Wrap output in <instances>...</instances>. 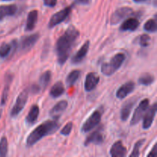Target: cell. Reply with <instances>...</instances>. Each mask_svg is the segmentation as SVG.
Instances as JSON below:
<instances>
[{
    "label": "cell",
    "mask_w": 157,
    "mask_h": 157,
    "mask_svg": "<svg viewBox=\"0 0 157 157\" xmlns=\"http://www.w3.org/2000/svg\"><path fill=\"white\" fill-rule=\"evenodd\" d=\"M79 36V31L75 26L70 25L57 40L55 50L58 63L60 65L62 66L68 59L71 51Z\"/></svg>",
    "instance_id": "obj_1"
},
{
    "label": "cell",
    "mask_w": 157,
    "mask_h": 157,
    "mask_svg": "<svg viewBox=\"0 0 157 157\" xmlns=\"http://www.w3.org/2000/svg\"><path fill=\"white\" fill-rule=\"evenodd\" d=\"M58 123L57 120L47 121L38 125L35 130L31 132L26 139L27 147H32L41 140L44 136L54 133L58 128Z\"/></svg>",
    "instance_id": "obj_2"
},
{
    "label": "cell",
    "mask_w": 157,
    "mask_h": 157,
    "mask_svg": "<svg viewBox=\"0 0 157 157\" xmlns=\"http://www.w3.org/2000/svg\"><path fill=\"white\" fill-rule=\"evenodd\" d=\"M126 59V55L124 53H117L110 59L109 62L103 63L101 70L104 75L110 77L113 75L123 64Z\"/></svg>",
    "instance_id": "obj_3"
},
{
    "label": "cell",
    "mask_w": 157,
    "mask_h": 157,
    "mask_svg": "<svg viewBox=\"0 0 157 157\" xmlns=\"http://www.w3.org/2000/svg\"><path fill=\"white\" fill-rule=\"evenodd\" d=\"M29 88L25 89L23 91H21L19 94V95L17 98L16 101H15V104H14L13 107H12V110L10 112V117L12 118H15L16 117L18 116L21 110L24 109L26 103H27L28 98H29Z\"/></svg>",
    "instance_id": "obj_4"
},
{
    "label": "cell",
    "mask_w": 157,
    "mask_h": 157,
    "mask_svg": "<svg viewBox=\"0 0 157 157\" xmlns=\"http://www.w3.org/2000/svg\"><path fill=\"white\" fill-rule=\"evenodd\" d=\"M72 8H73V5L67 6L66 8L63 9L62 10L52 15L48 22L49 29H53L54 27L63 22L69 16V15H70L72 11Z\"/></svg>",
    "instance_id": "obj_5"
},
{
    "label": "cell",
    "mask_w": 157,
    "mask_h": 157,
    "mask_svg": "<svg viewBox=\"0 0 157 157\" xmlns=\"http://www.w3.org/2000/svg\"><path fill=\"white\" fill-rule=\"evenodd\" d=\"M149 104H150V100L147 98L140 101L138 107L134 110V113H133L132 119L130 121V126H135L140 122L142 118L144 117V113H146L147 108H148Z\"/></svg>",
    "instance_id": "obj_6"
},
{
    "label": "cell",
    "mask_w": 157,
    "mask_h": 157,
    "mask_svg": "<svg viewBox=\"0 0 157 157\" xmlns=\"http://www.w3.org/2000/svg\"><path fill=\"white\" fill-rule=\"evenodd\" d=\"M102 113L100 110H95L92 113V114L87 119V121L83 124L81 127V132L82 133H87L92 129L100 124L101 121Z\"/></svg>",
    "instance_id": "obj_7"
},
{
    "label": "cell",
    "mask_w": 157,
    "mask_h": 157,
    "mask_svg": "<svg viewBox=\"0 0 157 157\" xmlns=\"http://www.w3.org/2000/svg\"><path fill=\"white\" fill-rule=\"evenodd\" d=\"M133 14V9L130 7L124 6L117 9L110 17V22L111 25H117L121 22L123 19L127 18Z\"/></svg>",
    "instance_id": "obj_8"
},
{
    "label": "cell",
    "mask_w": 157,
    "mask_h": 157,
    "mask_svg": "<svg viewBox=\"0 0 157 157\" xmlns=\"http://www.w3.org/2000/svg\"><path fill=\"white\" fill-rule=\"evenodd\" d=\"M39 37L38 33H35L23 37L21 40V43H20V49L21 52H27L30 51L33 48V46L36 44L38 40L39 39Z\"/></svg>",
    "instance_id": "obj_9"
},
{
    "label": "cell",
    "mask_w": 157,
    "mask_h": 157,
    "mask_svg": "<svg viewBox=\"0 0 157 157\" xmlns=\"http://www.w3.org/2000/svg\"><path fill=\"white\" fill-rule=\"evenodd\" d=\"M137 100V97H133V98H131L129 100H127V101L124 103V105L122 106V108H121V119L123 121H127V119H128L129 117H130V113H131L132 108L134 107Z\"/></svg>",
    "instance_id": "obj_10"
},
{
    "label": "cell",
    "mask_w": 157,
    "mask_h": 157,
    "mask_svg": "<svg viewBox=\"0 0 157 157\" xmlns=\"http://www.w3.org/2000/svg\"><path fill=\"white\" fill-rule=\"evenodd\" d=\"M156 103H154L151 107L149 108L146 113L145 116L144 117V121H143V128L144 130H148L151 127L152 124H153L154 118L156 117Z\"/></svg>",
    "instance_id": "obj_11"
},
{
    "label": "cell",
    "mask_w": 157,
    "mask_h": 157,
    "mask_svg": "<svg viewBox=\"0 0 157 157\" xmlns=\"http://www.w3.org/2000/svg\"><path fill=\"white\" fill-rule=\"evenodd\" d=\"M100 81V77L95 72H90L86 75L84 81V89L87 92L92 91L98 86Z\"/></svg>",
    "instance_id": "obj_12"
},
{
    "label": "cell",
    "mask_w": 157,
    "mask_h": 157,
    "mask_svg": "<svg viewBox=\"0 0 157 157\" xmlns=\"http://www.w3.org/2000/svg\"><path fill=\"white\" fill-rule=\"evenodd\" d=\"M135 89V84L133 81H128L117 89L116 92V97L119 100H124Z\"/></svg>",
    "instance_id": "obj_13"
},
{
    "label": "cell",
    "mask_w": 157,
    "mask_h": 157,
    "mask_svg": "<svg viewBox=\"0 0 157 157\" xmlns=\"http://www.w3.org/2000/svg\"><path fill=\"white\" fill-rule=\"evenodd\" d=\"M90 41H88V40L86 41L85 43L81 46V48L78 51V52L72 57L71 62L73 64H78L81 63L87 55L89 48H90Z\"/></svg>",
    "instance_id": "obj_14"
},
{
    "label": "cell",
    "mask_w": 157,
    "mask_h": 157,
    "mask_svg": "<svg viewBox=\"0 0 157 157\" xmlns=\"http://www.w3.org/2000/svg\"><path fill=\"white\" fill-rule=\"evenodd\" d=\"M67 105H68V104H67V101L63 100V101H59L58 104H55V105L51 109L50 112H49L50 116L52 117H53V119L58 120V118L62 115V113H64V110H66V108L67 107Z\"/></svg>",
    "instance_id": "obj_15"
},
{
    "label": "cell",
    "mask_w": 157,
    "mask_h": 157,
    "mask_svg": "<svg viewBox=\"0 0 157 157\" xmlns=\"http://www.w3.org/2000/svg\"><path fill=\"white\" fill-rule=\"evenodd\" d=\"M127 148L124 147L121 140L115 142L110 150V154L112 157H124L127 155Z\"/></svg>",
    "instance_id": "obj_16"
},
{
    "label": "cell",
    "mask_w": 157,
    "mask_h": 157,
    "mask_svg": "<svg viewBox=\"0 0 157 157\" xmlns=\"http://www.w3.org/2000/svg\"><path fill=\"white\" fill-rule=\"evenodd\" d=\"M140 26V21L136 18H129L120 27L121 32H134Z\"/></svg>",
    "instance_id": "obj_17"
},
{
    "label": "cell",
    "mask_w": 157,
    "mask_h": 157,
    "mask_svg": "<svg viewBox=\"0 0 157 157\" xmlns=\"http://www.w3.org/2000/svg\"><path fill=\"white\" fill-rule=\"evenodd\" d=\"M104 135L99 130H96L94 131L93 133H90L87 138H86L85 141H84V146L87 147L90 144H93L95 145H100V144L104 143Z\"/></svg>",
    "instance_id": "obj_18"
},
{
    "label": "cell",
    "mask_w": 157,
    "mask_h": 157,
    "mask_svg": "<svg viewBox=\"0 0 157 157\" xmlns=\"http://www.w3.org/2000/svg\"><path fill=\"white\" fill-rule=\"evenodd\" d=\"M38 12L37 10H32L29 12L27 16V20H26L25 28V32H30L35 29V25L38 21Z\"/></svg>",
    "instance_id": "obj_19"
},
{
    "label": "cell",
    "mask_w": 157,
    "mask_h": 157,
    "mask_svg": "<svg viewBox=\"0 0 157 157\" xmlns=\"http://www.w3.org/2000/svg\"><path fill=\"white\" fill-rule=\"evenodd\" d=\"M17 12V6L15 5H3L0 6V21L7 16H12Z\"/></svg>",
    "instance_id": "obj_20"
},
{
    "label": "cell",
    "mask_w": 157,
    "mask_h": 157,
    "mask_svg": "<svg viewBox=\"0 0 157 157\" xmlns=\"http://www.w3.org/2000/svg\"><path fill=\"white\" fill-rule=\"evenodd\" d=\"M39 107L37 104H34L32 106L29 113L25 117V122L29 125H33L36 121L38 120V116H39Z\"/></svg>",
    "instance_id": "obj_21"
},
{
    "label": "cell",
    "mask_w": 157,
    "mask_h": 157,
    "mask_svg": "<svg viewBox=\"0 0 157 157\" xmlns=\"http://www.w3.org/2000/svg\"><path fill=\"white\" fill-rule=\"evenodd\" d=\"M64 91H65V88H64V84L61 81H58L52 87L49 91V94L52 98H58L61 97L64 93Z\"/></svg>",
    "instance_id": "obj_22"
},
{
    "label": "cell",
    "mask_w": 157,
    "mask_h": 157,
    "mask_svg": "<svg viewBox=\"0 0 157 157\" xmlns=\"http://www.w3.org/2000/svg\"><path fill=\"white\" fill-rule=\"evenodd\" d=\"M12 77L10 75L9 76L6 77V85H5L4 89H3L2 94V98H1V103H0V105L4 106L6 104V101L8 100V97H9V89H10V84L11 81H12Z\"/></svg>",
    "instance_id": "obj_23"
},
{
    "label": "cell",
    "mask_w": 157,
    "mask_h": 157,
    "mask_svg": "<svg viewBox=\"0 0 157 157\" xmlns=\"http://www.w3.org/2000/svg\"><path fill=\"white\" fill-rule=\"evenodd\" d=\"M155 77L150 73H144L140 75V77L138 79L139 84L143 86H149L151 85L154 83Z\"/></svg>",
    "instance_id": "obj_24"
},
{
    "label": "cell",
    "mask_w": 157,
    "mask_h": 157,
    "mask_svg": "<svg viewBox=\"0 0 157 157\" xmlns=\"http://www.w3.org/2000/svg\"><path fill=\"white\" fill-rule=\"evenodd\" d=\"M52 74L51 71H46L39 78V86L40 87H42V89H45L47 86L50 83L52 79Z\"/></svg>",
    "instance_id": "obj_25"
},
{
    "label": "cell",
    "mask_w": 157,
    "mask_h": 157,
    "mask_svg": "<svg viewBox=\"0 0 157 157\" xmlns=\"http://www.w3.org/2000/svg\"><path fill=\"white\" fill-rule=\"evenodd\" d=\"M81 75V71L79 70H73L68 74L66 78V84L68 87H71L76 83Z\"/></svg>",
    "instance_id": "obj_26"
},
{
    "label": "cell",
    "mask_w": 157,
    "mask_h": 157,
    "mask_svg": "<svg viewBox=\"0 0 157 157\" xmlns=\"http://www.w3.org/2000/svg\"><path fill=\"white\" fill-rule=\"evenodd\" d=\"M144 30L151 33H155L157 30L156 25V20L155 18H151V19L147 20V22L144 25Z\"/></svg>",
    "instance_id": "obj_27"
},
{
    "label": "cell",
    "mask_w": 157,
    "mask_h": 157,
    "mask_svg": "<svg viewBox=\"0 0 157 157\" xmlns=\"http://www.w3.org/2000/svg\"><path fill=\"white\" fill-rule=\"evenodd\" d=\"M146 140L145 139H141L139 140L135 144L134 147L133 149V151L130 153V157H138L140 155V149L142 147V146L144 145V144L145 143Z\"/></svg>",
    "instance_id": "obj_28"
},
{
    "label": "cell",
    "mask_w": 157,
    "mask_h": 157,
    "mask_svg": "<svg viewBox=\"0 0 157 157\" xmlns=\"http://www.w3.org/2000/svg\"><path fill=\"white\" fill-rule=\"evenodd\" d=\"M12 45L9 43L4 42L0 46V58H4L7 57L12 50Z\"/></svg>",
    "instance_id": "obj_29"
},
{
    "label": "cell",
    "mask_w": 157,
    "mask_h": 157,
    "mask_svg": "<svg viewBox=\"0 0 157 157\" xmlns=\"http://www.w3.org/2000/svg\"><path fill=\"white\" fill-rule=\"evenodd\" d=\"M8 153V140L6 136H3L0 140V157H5Z\"/></svg>",
    "instance_id": "obj_30"
},
{
    "label": "cell",
    "mask_w": 157,
    "mask_h": 157,
    "mask_svg": "<svg viewBox=\"0 0 157 157\" xmlns=\"http://www.w3.org/2000/svg\"><path fill=\"white\" fill-rule=\"evenodd\" d=\"M150 40H151V38H150V35H147V34H143L140 37V44L144 48L148 47L150 45Z\"/></svg>",
    "instance_id": "obj_31"
},
{
    "label": "cell",
    "mask_w": 157,
    "mask_h": 157,
    "mask_svg": "<svg viewBox=\"0 0 157 157\" xmlns=\"http://www.w3.org/2000/svg\"><path fill=\"white\" fill-rule=\"evenodd\" d=\"M72 129H73V123L68 122L61 129V131H60V133L61 135H63V136H69L71 132Z\"/></svg>",
    "instance_id": "obj_32"
},
{
    "label": "cell",
    "mask_w": 157,
    "mask_h": 157,
    "mask_svg": "<svg viewBox=\"0 0 157 157\" xmlns=\"http://www.w3.org/2000/svg\"><path fill=\"white\" fill-rule=\"evenodd\" d=\"M44 2V5L45 6H48V7H55L57 4V2L58 0H43Z\"/></svg>",
    "instance_id": "obj_33"
},
{
    "label": "cell",
    "mask_w": 157,
    "mask_h": 157,
    "mask_svg": "<svg viewBox=\"0 0 157 157\" xmlns=\"http://www.w3.org/2000/svg\"><path fill=\"white\" fill-rule=\"evenodd\" d=\"M41 90V87H40L39 85H37V84H33L32 87L29 88V92H32V94H36Z\"/></svg>",
    "instance_id": "obj_34"
},
{
    "label": "cell",
    "mask_w": 157,
    "mask_h": 157,
    "mask_svg": "<svg viewBox=\"0 0 157 157\" xmlns=\"http://www.w3.org/2000/svg\"><path fill=\"white\" fill-rule=\"evenodd\" d=\"M156 144H154L153 149L151 150L150 153L147 155V157H156L157 156V150H156Z\"/></svg>",
    "instance_id": "obj_35"
},
{
    "label": "cell",
    "mask_w": 157,
    "mask_h": 157,
    "mask_svg": "<svg viewBox=\"0 0 157 157\" xmlns=\"http://www.w3.org/2000/svg\"><path fill=\"white\" fill-rule=\"evenodd\" d=\"M75 2L81 5H87L89 3V0H75Z\"/></svg>",
    "instance_id": "obj_36"
},
{
    "label": "cell",
    "mask_w": 157,
    "mask_h": 157,
    "mask_svg": "<svg viewBox=\"0 0 157 157\" xmlns=\"http://www.w3.org/2000/svg\"><path fill=\"white\" fill-rule=\"evenodd\" d=\"M133 1L136 3H146L150 2V0H133Z\"/></svg>",
    "instance_id": "obj_37"
},
{
    "label": "cell",
    "mask_w": 157,
    "mask_h": 157,
    "mask_svg": "<svg viewBox=\"0 0 157 157\" xmlns=\"http://www.w3.org/2000/svg\"><path fill=\"white\" fill-rule=\"evenodd\" d=\"M2 110H0V117H1V116H2Z\"/></svg>",
    "instance_id": "obj_38"
},
{
    "label": "cell",
    "mask_w": 157,
    "mask_h": 157,
    "mask_svg": "<svg viewBox=\"0 0 157 157\" xmlns=\"http://www.w3.org/2000/svg\"><path fill=\"white\" fill-rule=\"evenodd\" d=\"M2 1H10V0H2Z\"/></svg>",
    "instance_id": "obj_39"
}]
</instances>
